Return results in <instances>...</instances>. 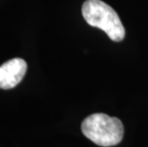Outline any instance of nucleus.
Segmentation results:
<instances>
[{"instance_id": "2", "label": "nucleus", "mask_w": 148, "mask_h": 147, "mask_svg": "<svg viewBox=\"0 0 148 147\" xmlns=\"http://www.w3.org/2000/svg\"><path fill=\"white\" fill-rule=\"evenodd\" d=\"M85 21L93 27L104 31L110 39L119 42L124 38L125 29L118 14L101 0H86L82 5Z\"/></svg>"}, {"instance_id": "3", "label": "nucleus", "mask_w": 148, "mask_h": 147, "mask_svg": "<svg viewBox=\"0 0 148 147\" xmlns=\"http://www.w3.org/2000/svg\"><path fill=\"white\" fill-rule=\"evenodd\" d=\"M27 63L22 58H12L0 66V89L14 88L23 79Z\"/></svg>"}, {"instance_id": "1", "label": "nucleus", "mask_w": 148, "mask_h": 147, "mask_svg": "<svg viewBox=\"0 0 148 147\" xmlns=\"http://www.w3.org/2000/svg\"><path fill=\"white\" fill-rule=\"evenodd\" d=\"M81 131L87 139L102 147L119 144L124 134L121 120L102 113L87 117L81 123Z\"/></svg>"}]
</instances>
